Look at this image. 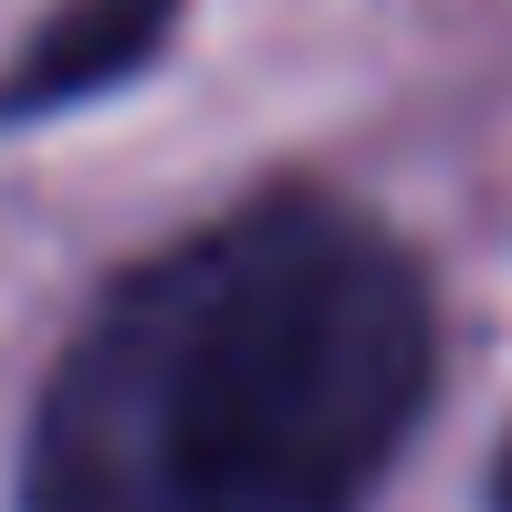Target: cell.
Here are the masks:
<instances>
[{
    "instance_id": "obj_1",
    "label": "cell",
    "mask_w": 512,
    "mask_h": 512,
    "mask_svg": "<svg viewBox=\"0 0 512 512\" xmlns=\"http://www.w3.org/2000/svg\"><path fill=\"white\" fill-rule=\"evenodd\" d=\"M439 377L429 283L366 209L272 189L84 314L21 512H366Z\"/></svg>"
},
{
    "instance_id": "obj_2",
    "label": "cell",
    "mask_w": 512,
    "mask_h": 512,
    "mask_svg": "<svg viewBox=\"0 0 512 512\" xmlns=\"http://www.w3.org/2000/svg\"><path fill=\"white\" fill-rule=\"evenodd\" d=\"M178 0H74L53 32L21 42V63L0 74V115H53V105H84L105 84H126L136 63L168 42Z\"/></svg>"
},
{
    "instance_id": "obj_3",
    "label": "cell",
    "mask_w": 512,
    "mask_h": 512,
    "mask_svg": "<svg viewBox=\"0 0 512 512\" xmlns=\"http://www.w3.org/2000/svg\"><path fill=\"white\" fill-rule=\"evenodd\" d=\"M492 512H512V450H502V471H492Z\"/></svg>"
}]
</instances>
